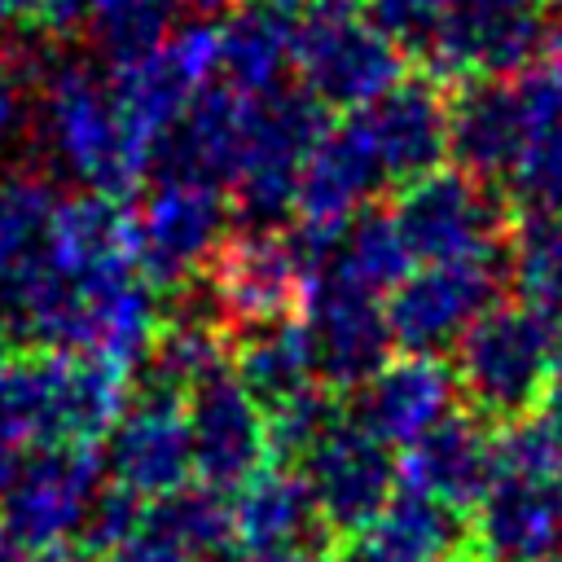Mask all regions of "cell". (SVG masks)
Masks as SVG:
<instances>
[{
  "instance_id": "obj_1",
  "label": "cell",
  "mask_w": 562,
  "mask_h": 562,
  "mask_svg": "<svg viewBox=\"0 0 562 562\" xmlns=\"http://www.w3.org/2000/svg\"><path fill=\"white\" fill-rule=\"evenodd\" d=\"M127 369L88 351L0 347V439L13 448L97 452L123 422Z\"/></svg>"
},
{
  "instance_id": "obj_2",
  "label": "cell",
  "mask_w": 562,
  "mask_h": 562,
  "mask_svg": "<svg viewBox=\"0 0 562 562\" xmlns=\"http://www.w3.org/2000/svg\"><path fill=\"white\" fill-rule=\"evenodd\" d=\"M44 132L57 158L92 193L119 202H127L158 167V154L123 123L110 75L88 61H61L44 79Z\"/></svg>"
},
{
  "instance_id": "obj_3",
  "label": "cell",
  "mask_w": 562,
  "mask_h": 562,
  "mask_svg": "<svg viewBox=\"0 0 562 562\" xmlns=\"http://www.w3.org/2000/svg\"><path fill=\"white\" fill-rule=\"evenodd\" d=\"M562 364L558 316L527 303H496L452 351V369L465 404L492 426L540 408L549 378Z\"/></svg>"
},
{
  "instance_id": "obj_4",
  "label": "cell",
  "mask_w": 562,
  "mask_h": 562,
  "mask_svg": "<svg viewBox=\"0 0 562 562\" xmlns=\"http://www.w3.org/2000/svg\"><path fill=\"white\" fill-rule=\"evenodd\" d=\"M408 53L382 35L360 0H316L294 22V75L325 110L360 114L408 70Z\"/></svg>"
},
{
  "instance_id": "obj_5",
  "label": "cell",
  "mask_w": 562,
  "mask_h": 562,
  "mask_svg": "<svg viewBox=\"0 0 562 562\" xmlns=\"http://www.w3.org/2000/svg\"><path fill=\"white\" fill-rule=\"evenodd\" d=\"M391 215L417 263L505 255L514 228L505 193L461 167H439L400 184L391 198Z\"/></svg>"
},
{
  "instance_id": "obj_6",
  "label": "cell",
  "mask_w": 562,
  "mask_h": 562,
  "mask_svg": "<svg viewBox=\"0 0 562 562\" xmlns=\"http://www.w3.org/2000/svg\"><path fill=\"white\" fill-rule=\"evenodd\" d=\"M228 334L268 329L299 321L316 290V268L303 259L299 241L281 228H241L228 233L211 268L198 277Z\"/></svg>"
},
{
  "instance_id": "obj_7",
  "label": "cell",
  "mask_w": 562,
  "mask_h": 562,
  "mask_svg": "<svg viewBox=\"0 0 562 562\" xmlns=\"http://www.w3.org/2000/svg\"><path fill=\"white\" fill-rule=\"evenodd\" d=\"M329 123V110L299 83H281L259 97L250 149L228 189L233 211L250 228H281L285 220H294L307 154L316 149Z\"/></svg>"
},
{
  "instance_id": "obj_8",
  "label": "cell",
  "mask_w": 562,
  "mask_h": 562,
  "mask_svg": "<svg viewBox=\"0 0 562 562\" xmlns=\"http://www.w3.org/2000/svg\"><path fill=\"white\" fill-rule=\"evenodd\" d=\"M553 0H457L435 40L422 48L426 75L443 88L470 79H509L553 44Z\"/></svg>"
},
{
  "instance_id": "obj_9",
  "label": "cell",
  "mask_w": 562,
  "mask_h": 562,
  "mask_svg": "<svg viewBox=\"0 0 562 562\" xmlns=\"http://www.w3.org/2000/svg\"><path fill=\"white\" fill-rule=\"evenodd\" d=\"M386 184V171L378 162V149L364 132L360 114H342L325 127L316 149L307 154L303 180H299V202H294V228L290 237L299 241L303 259L325 277L334 246L342 228L373 206V193Z\"/></svg>"
},
{
  "instance_id": "obj_10",
  "label": "cell",
  "mask_w": 562,
  "mask_h": 562,
  "mask_svg": "<svg viewBox=\"0 0 562 562\" xmlns=\"http://www.w3.org/2000/svg\"><path fill=\"white\" fill-rule=\"evenodd\" d=\"M132 215L140 272L154 290H180L211 268V259L228 241V220L237 211L228 189L211 180L158 176Z\"/></svg>"
},
{
  "instance_id": "obj_11",
  "label": "cell",
  "mask_w": 562,
  "mask_h": 562,
  "mask_svg": "<svg viewBox=\"0 0 562 562\" xmlns=\"http://www.w3.org/2000/svg\"><path fill=\"white\" fill-rule=\"evenodd\" d=\"M101 487V452L88 448H44L0 501V536L35 553H70L79 549Z\"/></svg>"
},
{
  "instance_id": "obj_12",
  "label": "cell",
  "mask_w": 562,
  "mask_h": 562,
  "mask_svg": "<svg viewBox=\"0 0 562 562\" xmlns=\"http://www.w3.org/2000/svg\"><path fill=\"white\" fill-rule=\"evenodd\" d=\"M501 285H505L501 255L413 268L408 281L386 299L395 347L408 356L457 351L461 338L474 329V321L501 303Z\"/></svg>"
},
{
  "instance_id": "obj_13",
  "label": "cell",
  "mask_w": 562,
  "mask_h": 562,
  "mask_svg": "<svg viewBox=\"0 0 562 562\" xmlns=\"http://www.w3.org/2000/svg\"><path fill=\"white\" fill-rule=\"evenodd\" d=\"M299 470H303L334 540H351L356 531H364L395 501V487H400L395 448H386L378 435H369L347 408L307 448Z\"/></svg>"
},
{
  "instance_id": "obj_14",
  "label": "cell",
  "mask_w": 562,
  "mask_h": 562,
  "mask_svg": "<svg viewBox=\"0 0 562 562\" xmlns=\"http://www.w3.org/2000/svg\"><path fill=\"white\" fill-rule=\"evenodd\" d=\"M189 435H193V479L233 496L255 470L272 461L268 452V417L255 395L233 373V360L202 378L189 395Z\"/></svg>"
},
{
  "instance_id": "obj_15",
  "label": "cell",
  "mask_w": 562,
  "mask_h": 562,
  "mask_svg": "<svg viewBox=\"0 0 562 562\" xmlns=\"http://www.w3.org/2000/svg\"><path fill=\"white\" fill-rule=\"evenodd\" d=\"M303 329L316 360V378L329 391H360L391 360V347H395L386 299L351 281H338L329 272L312 290Z\"/></svg>"
},
{
  "instance_id": "obj_16",
  "label": "cell",
  "mask_w": 562,
  "mask_h": 562,
  "mask_svg": "<svg viewBox=\"0 0 562 562\" xmlns=\"http://www.w3.org/2000/svg\"><path fill=\"white\" fill-rule=\"evenodd\" d=\"M110 483L136 501H162L193 483V435L184 395L145 386L110 435Z\"/></svg>"
},
{
  "instance_id": "obj_17",
  "label": "cell",
  "mask_w": 562,
  "mask_h": 562,
  "mask_svg": "<svg viewBox=\"0 0 562 562\" xmlns=\"http://www.w3.org/2000/svg\"><path fill=\"white\" fill-rule=\"evenodd\" d=\"M351 417L378 435L386 448H413L422 435H430L439 422H448L461 408V382L457 369L443 356H408L400 351L386 360L360 391H351Z\"/></svg>"
},
{
  "instance_id": "obj_18",
  "label": "cell",
  "mask_w": 562,
  "mask_h": 562,
  "mask_svg": "<svg viewBox=\"0 0 562 562\" xmlns=\"http://www.w3.org/2000/svg\"><path fill=\"white\" fill-rule=\"evenodd\" d=\"M501 479L496 426L474 408H457L430 435L400 452V487L430 496L457 514H474V505Z\"/></svg>"
},
{
  "instance_id": "obj_19",
  "label": "cell",
  "mask_w": 562,
  "mask_h": 562,
  "mask_svg": "<svg viewBox=\"0 0 562 562\" xmlns=\"http://www.w3.org/2000/svg\"><path fill=\"white\" fill-rule=\"evenodd\" d=\"M263 92H241L220 75L193 97L176 132L158 149V176H193L220 189H233L241 158L250 149L255 114Z\"/></svg>"
},
{
  "instance_id": "obj_20",
  "label": "cell",
  "mask_w": 562,
  "mask_h": 562,
  "mask_svg": "<svg viewBox=\"0 0 562 562\" xmlns=\"http://www.w3.org/2000/svg\"><path fill=\"white\" fill-rule=\"evenodd\" d=\"M531 136V114L522 105L514 75L448 88V154L461 171L501 189Z\"/></svg>"
},
{
  "instance_id": "obj_21",
  "label": "cell",
  "mask_w": 562,
  "mask_h": 562,
  "mask_svg": "<svg viewBox=\"0 0 562 562\" xmlns=\"http://www.w3.org/2000/svg\"><path fill=\"white\" fill-rule=\"evenodd\" d=\"M364 132L378 149L386 184L400 189L430 176L448 158V88L435 75H404L369 110H360Z\"/></svg>"
},
{
  "instance_id": "obj_22",
  "label": "cell",
  "mask_w": 562,
  "mask_h": 562,
  "mask_svg": "<svg viewBox=\"0 0 562 562\" xmlns=\"http://www.w3.org/2000/svg\"><path fill=\"white\" fill-rule=\"evenodd\" d=\"M474 562H553L562 558V483L501 474L470 514Z\"/></svg>"
},
{
  "instance_id": "obj_23",
  "label": "cell",
  "mask_w": 562,
  "mask_h": 562,
  "mask_svg": "<svg viewBox=\"0 0 562 562\" xmlns=\"http://www.w3.org/2000/svg\"><path fill=\"white\" fill-rule=\"evenodd\" d=\"M228 505H233V544H241L246 553H299V549L329 553L334 544V531L325 527L299 465L268 461L228 496Z\"/></svg>"
},
{
  "instance_id": "obj_24",
  "label": "cell",
  "mask_w": 562,
  "mask_h": 562,
  "mask_svg": "<svg viewBox=\"0 0 562 562\" xmlns=\"http://www.w3.org/2000/svg\"><path fill=\"white\" fill-rule=\"evenodd\" d=\"M470 558V514H457L430 496L395 492V501L351 540L338 562H461Z\"/></svg>"
},
{
  "instance_id": "obj_25",
  "label": "cell",
  "mask_w": 562,
  "mask_h": 562,
  "mask_svg": "<svg viewBox=\"0 0 562 562\" xmlns=\"http://www.w3.org/2000/svg\"><path fill=\"white\" fill-rule=\"evenodd\" d=\"M61 193L35 176H4L0 180V338L31 303L44 255H48V224L57 215Z\"/></svg>"
},
{
  "instance_id": "obj_26",
  "label": "cell",
  "mask_w": 562,
  "mask_h": 562,
  "mask_svg": "<svg viewBox=\"0 0 562 562\" xmlns=\"http://www.w3.org/2000/svg\"><path fill=\"white\" fill-rule=\"evenodd\" d=\"M294 22L299 9L246 0L220 18V79L241 92H272L294 70Z\"/></svg>"
},
{
  "instance_id": "obj_27",
  "label": "cell",
  "mask_w": 562,
  "mask_h": 562,
  "mask_svg": "<svg viewBox=\"0 0 562 562\" xmlns=\"http://www.w3.org/2000/svg\"><path fill=\"white\" fill-rule=\"evenodd\" d=\"M233 373L255 395L263 417L285 408V404H294L299 395L325 386L316 378V360H312V347H307L303 316L233 338Z\"/></svg>"
},
{
  "instance_id": "obj_28",
  "label": "cell",
  "mask_w": 562,
  "mask_h": 562,
  "mask_svg": "<svg viewBox=\"0 0 562 562\" xmlns=\"http://www.w3.org/2000/svg\"><path fill=\"white\" fill-rule=\"evenodd\" d=\"M413 263L417 259H413V250H408L391 206H364L342 228L325 272L338 277V281H351V285H360V290H369L378 299H391L408 281Z\"/></svg>"
},
{
  "instance_id": "obj_29",
  "label": "cell",
  "mask_w": 562,
  "mask_h": 562,
  "mask_svg": "<svg viewBox=\"0 0 562 562\" xmlns=\"http://www.w3.org/2000/svg\"><path fill=\"white\" fill-rule=\"evenodd\" d=\"M505 281L518 303L562 316V215H518L505 241Z\"/></svg>"
},
{
  "instance_id": "obj_30",
  "label": "cell",
  "mask_w": 562,
  "mask_h": 562,
  "mask_svg": "<svg viewBox=\"0 0 562 562\" xmlns=\"http://www.w3.org/2000/svg\"><path fill=\"white\" fill-rule=\"evenodd\" d=\"M83 4H88V35L101 44L110 66L145 57L180 31L176 0H83Z\"/></svg>"
},
{
  "instance_id": "obj_31",
  "label": "cell",
  "mask_w": 562,
  "mask_h": 562,
  "mask_svg": "<svg viewBox=\"0 0 562 562\" xmlns=\"http://www.w3.org/2000/svg\"><path fill=\"white\" fill-rule=\"evenodd\" d=\"M514 220L518 215H562V123L536 132L518 167L501 184Z\"/></svg>"
},
{
  "instance_id": "obj_32",
  "label": "cell",
  "mask_w": 562,
  "mask_h": 562,
  "mask_svg": "<svg viewBox=\"0 0 562 562\" xmlns=\"http://www.w3.org/2000/svg\"><path fill=\"white\" fill-rule=\"evenodd\" d=\"M496 452H501V474L562 483V422L544 408H531L496 426Z\"/></svg>"
},
{
  "instance_id": "obj_33",
  "label": "cell",
  "mask_w": 562,
  "mask_h": 562,
  "mask_svg": "<svg viewBox=\"0 0 562 562\" xmlns=\"http://www.w3.org/2000/svg\"><path fill=\"white\" fill-rule=\"evenodd\" d=\"M360 4H364L369 22L382 35H391L404 53H422L457 0H360Z\"/></svg>"
},
{
  "instance_id": "obj_34",
  "label": "cell",
  "mask_w": 562,
  "mask_h": 562,
  "mask_svg": "<svg viewBox=\"0 0 562 562\" xmlns=\"http://www.w3.org/2000/svg\"><path fill=\"white\" fill-rule=\"evenodd\" d=\"M31 105V66L18 48L0 44V154L22 136Z\"/></svg>"
},
{
  "instance_id": "obj_35",
  "label": "cell",
  "mask_w": 562,
  "mask_h": 562,
  "mask_svg": "<svg viewBox=\"0 0 562 562\" xmlns=\"http://www.w3.org/2000/svg\"><path fill=\"white\" fill-rule=\"evenodd\" d=\"M206 562H334L329 553H316V549H299V553H246L241 544H228L220 553H211Z\"/></svg>"
},
{
  "instance_id": "obj_36",
  "label": "cell",
  "mask_w": 562,
  "mask_h": 562,
  "mask_svg": "<svg viewBox=\"0 0 562 562\" xmlns=\"http://www.w3.org/2000/svg\"><path fill=\"white\" fill-rule=\"evenodd\" d=\"M40 9H44V0H0V26H26V31H35Z\"/></svg>"
},
{
  "instance_id": "obj_37",
  "label": "cell",
  "mask_w": 562,
  "mask_h": 562,
  "mask_svg": "<svg viewBox=\"0 0 562 562\" xmlns=\"http://www.w3.org/2000/svg\"><path fill=\"white\" fill-rule=\"evenodd\" d=\"M176 4H180V18H189V22H215L220 13L228 18L233 0H176Z\"/></svg>"
},
{
  "instance_id": "obj_38",
  "label": "cell",
  "mask_w": 562,
  "mask_h": 562,
  "mask_svg": "<svg viewBox=\"0 0 562 562\" xmlns=\"http://www.w3.org/2000/svg\"><path fill=\"white\" fill-rule=\"evenodd\" d=\"M13 479H18V448L9 439H0V501H4V492H9Z\"/></svg>"
},
{
  "instance_id": "obj_39",
  "label": "cell",
  "mask_w": 562,
  "mask_h": 562,
  "mask_svg": "<svg viewBox=\"0 0 562 562\" xmlns=\"http://www.w3.org/2000/svg\"><path fill=\"white\" fill-rule=\"evenodd\" d=\"M540 408H544V413H553V417L562 422V364H558V373L549 378V386H544V400H540Z\"/></svg>"
},
{
  "instance_id": "obj_40",
  "label": "cell",
  "mask_w": 562,
  "mask_h": 562,
  "mask_svg": "<svg viewBox=\"0 0 562 562\" xmlns=\"http://www.w3.org/2000/svg\"><path fill=\"white\" fill-rule=\"evenodd\" d=\"M553 9H558V22H562V0H553Z\"/></svg>"
},
{
  "instance_id": "obj_41",
  "label": "cell",
  "mask_w": 562,
  "mask_h": 562,
  "mask_svg": "<svg viewBox=\"0 0 562 562\" xmlns=\"http://www.w3.org/2000/svg\"><path fill=\"white\" fill-rule=\"evenodd\" d=\"M461 562H474V558H461Z\"/></svg>"
},
{
  "instance_id": "obj_42",
  "label": "cell",
  "mask_w": 562,
  "mask_h": 562,
  "mask_svg": "<svg viewBox=\"0 0 562 562\" xmlns=\"http://www.w3.org/2000/svg\"><path fill=\"white\" fill-rule=\"evenodd\" d=\"M553 562H562V558H553Z\"/></svg>"
}]
</instances>
